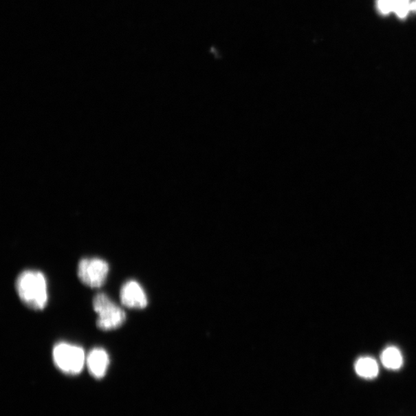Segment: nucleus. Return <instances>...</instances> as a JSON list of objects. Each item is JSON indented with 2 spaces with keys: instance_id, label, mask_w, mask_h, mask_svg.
<instances>
[{
  "instance_id": "obj_9",
  "label": "nucleus",
  "mask_w": 416,
  "mask_h": 416,
  "mask_svg": "<svg viewBox=\"0 0 416 416\" xmlns=\"http://www.w3.org/2000/svg\"><path fill=\"white\" fill-rule=\"evenodd\" d=\"M381 360L384 366L391 370L399 369L403 364L401 351L394 347H388L382 351Z\"/></svg>"
},
{
  "instance_id": "obj_4",
  "label": "nucleus",
  "mask_w": 416,
  "mask_h": 416,
  "mask_svg": "<svg viewBox=\"0 0 416 416\" xmlns=\"http://www.w3.org/2000/svg\"><path fill=\"white\" fill-rule=\"evenodd\" d=\"M109 270L107 262L103 259H83L79 262L78 275L83 285L91 289H99L105 284Z\"/></svg>"
},
{
  "instance_id": "obj_1",
  "label": "nucleus",
  "mask_w": 416,
  "mask_h": 416,
  "mask_svg": "<svg viewBox=\"0 0 416 416\" xmlns=\"http://www.w3.org/2000/svg\"><path fill=\"white\" fill-rule=\"evenodd\" d=\"M16 290L21 302L29 309L41 311L48 303L47 283L44 274L36 270H25L16 280Z\"/></svg>"
},
{
  "instance_id": "obj_7",
  "label": "nucleus",
  "mask_w": 416,
  "mask_h": 416,
  "mask_svg": "<svg viewBox=\"0 0 416 416\" xmlns=\"http://www.w3.org/2000/svg\"><path fill=\"white\" fill-rule=\"evenodd\" d=\"M377 8L382 14L395 12L399 18H405L416 10V0H377Z\"/></svg>"
},
{
  "instance_id": "obj_3",
  "label": "nucleus",
  "mask_w": 416,
  "mask_h": 416,
  "mask_svg": "<svg viewBox=\"0 0 416 416\" xmlns=\"http://www.w3.org/2000/svg\"><path fill=\"white\" fill-rule=\"evenodd\" d=\"M53 358L56 366L63 373L69 375L80 373L87 358L81 347L67 342H60L55 345Z\"/></svg>"
},
{
  "instance_id": "obj_6",
  "label": "nucleus",
  "mask_w": 416,
  "mask_h": 416,
  "mask_svg": "<svg viewBox=\"0 0 416 416\" xmlns=\"http://www.w3.org/2000/svg\"><path fill=\"white\" fill-rule=\"evenodd\" d=\"M86 362L89 372L97 379H101L106 375L110 358L104 349L96 348L89 351Z\"/></svg>"
},
{
  "instance_id": "obj_5",
  "label": "nucleus",
  "mask_w": 416,
  "mask_h": 416,
  "mask_svg": "<svg viewBox=\"0 0 416 416\" xmlns=\"http://www.w3.org/2000/svg\"><path fill=\"white\" fill-rule=\"evenodd\" d=\"M120 302L127 308L134 309H145L149 300L142 287L136 281H127L121 287Z\"/></svg>"
},
{
  "instance_id": "obj_8",
  "label": "nucleus",
  "mask_w": 416,
  "mask_h": 416,
  "mask_svg": "<svg viewBox=\"0 0 416 416\" xmlns=\"http://www.w3.org/2000/svg\"><path fill=\"white\" fill-rule=\"evenodd\" d=\"M356 373L364 379L373 380L379 374V366L373 358L362 357L355 364Z\"/></svg>"
},
{
  "instance_id": "obj_2",
  "label": "nucleus",
  "mask_w": 416,
  "mask_h": 416,
  "mask_svg": "<svg viewBox=\"0 0 416 416\" xmlns=\"http://www.w3.org/2000/svg\"><path fill=\"white\" fill-rule=\"evenodd\" d=\"M93 306L98 315V328L102 331L118 329L126 322L125 311L105 293L96 294L93 299Z\"/></svg>"
}]
</instances>
